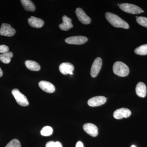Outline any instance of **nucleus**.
I'll list each match as a JSON object with an SVG mask.
<instances>
[{"label": "nucleus", "mask_w": 147, "mask_h": 147, "mask_svg": "<svg viewBox=\"0 0 147 147\" xmlns=\"http://www.w3.org/2000/svg\"><path fill=\"white\" fill-rule=\"evenodd\" d=\"M137 23L147 28V18L146 17L140 16L137 18Z\"/></svg>", "instance_id": "nucleus-23"}, {"label": "nucleus", "mask_w": 147, "mask_h": 147, "mask_svg": "<svg viewBox=\"0 0 147 147\" xmlns=\"http://www.w3.org/2000/svg\"><path fill=\"white\" fill-rule=\"evenodd\" d=\"M88 38L84 36H74L67 38L65 40L66 43L73 45H82L87 42Z\"/></svg>", "instance_id": "nucleus-5"}, {"label": "nucleus", "mask_w": 147, "mask_h": 147, "mask_svg": "<svg viewBox=\"0 0 147 147\" xmlns=\"http://www.w3.org/2000/svg\"><path fill=\"white\" fill-rule=\"evenodd\" d=\"M136 92L139 97H145L147 93V88L145 84L143 82L138 83L136 86Z\"/></svg>", "instance_id": "nucleus-16"}, {"label": "nucleus", "mask_w": 147, "mask_h": 147, "mask_svg": "<svg viewBox=\"0 0 147 147\" xmlns=\"http://www.w3.org/2000/svg\"><path fill=\"white\" fill-rule=\"evenodd\" d=\"M3 75V72L2 70L1 69L0 67V77H1Z\"/></svg>", "instance_id": "nucleus-28"}, {"label": "nucleus", "mask_w": 147, "mask_h": 147, "mask_svg": "<svg viewBox=\"0 0 147 147\" xmlns=\"http://www.w3.org/2000/svg\"><path fill=\"white\" fill-rule=\"evenodd\" d=\"M74 66L72 64L69 63H63L59 66V71L61 73L64 74H73L72 71L74 70Z\"/></svg>", "instance_id": "nucleus-12"}, {"label": "nucleus", "mask_w": 147, "mask_h": 147, "mask_svg": "<svg viewBox=\"0 0 147 147\" xmlns=\"http://www.w3.org/2000/svg\"><path fill=\"white\" fill-rule=\"evenodd\" d=\"M131 147H136L135 146H134V145H132V146H131Z\"/></svg>", "instance_id": "nucleus-29"}, {"label": "nucleus", "mask_w": 147, "mask_h": 147, "mask_svg": "<svg viewBox=\"0 0 147 147\" xmlns=\"http://www.w3.org/2000/svg\"><path fill=\"white\" fill-rule=\"evenodd\" d=\"M122 10L127 13L138 14L144 12V11L139 7L129 3H122L119 5Z\"/></svg>", "instance_id": "nucleus-3"}, {"label": "nucleus", "mask_w": 147, "mask_h": 147, "mask_svg": "<svg viewBox=\"0 0 147 147\" xmlns=\"http://www.w3.org/2000/svg\"><path fill=\"white\" fill-rule=\"evenodd\" d=\"M113 71L116 75L121 77H125L128 75L129 68L123 63L121 61H117L113 65Z\"/></svg>", "instance_id": "nucleus-2"}, {"label": "nucleus", "mask_w": 147, "mask_h": 147, "mask_svg": "<svg viewBox=\"0 0 147 147\" xmlns=\"http://www.w3.org/2000/svg\"><path fill=\"white\" fill-rule=\"evenodd\" d=\"M84 131L91 136L95 137L98 134V129L97 127L94 124L87 123L85 124L83 126Z\"/></svg>", "instance_id": "nucleus-11"}, {"label": "nucleus", "mask_w": 147, "mask_h": 147, "mask_svg": "<svg viewBox=\"0 0 147 147\" xmlns=\"http://www.w3.org/2000/svg\"><path fill=\"white\" fill-rule=\"evenodd\" d=\"M105 17L107 21L114 27L126 29L129 28V26L126 21L116 14L111 12H106Z\"/></svg>", "instance_id": "nucleus-1"}, {"label": "nucleus", "mask_w": 147, "mask_h": 147, "mask_svg": "<svg viewBox=\"0 0 147 147\" xmlns=\"http://www.w3.org/2000/svg\"><path fill=\"white\" fill-rule=\"evenodd\" d=\"M76 147H84V144L82 142L79 141L76 143Z\"/></svg>", "instance_id": "nucleus-26"}, {"label": "nucleus", "mask_w": 147, "mask_h": 147, "mask_svg": "<svg viewBox=\"0 0 147 147\" xmlns=\"http://www.w3.org/2000/svg\"><path fill=\"white\" fill-rule=\"evenodd\" d=\"M5 147H21V143L17 139H13L6 145Z\"/></svg>", "instance_id": "nucleus-22"}, {"label": "nucleus", "mask_w": 147, "mask_h": 147, "mask_svg": "<svg viewBox=\"0 0 147 147\" xmlns=\"http://www.w3.org/2000/svg\"><path fill=\"white\" fill-rule=\"evenodd\" d=\"M28 22L30 26L36 28H42L44 24V21L42 19L33 16L28 18Z\"/></svg>", "instance_id": "nucleus-14"}, {"label": "nucleus", "mask_w": 147, "mask_h": 147, "mask_svg": "<svg viewBox=\"0 0 147 147\" xmlns=\"http://www.w3.org/2000/svg\"><path fill=\"white\" fill-rule=\"evenodd\" d=\"M25 65L27 68L32 71H39L40 69V65L39 64L34 61H26L25 62Z\"/></svg>", "instance_id": "nucleus-17"}, {"label": "nucleus", "mask_w": 147, "mask_h": 147, "mask_svg": "<svg viewBox=\"0 0 147 147\" xmlns=\"http://www.w3.org/2000/svg\"><path fill=\"white\" fill-rule=\"evenodd\" d=\"M102 65V59L98 57L94 61L91 68L90 74L92 77H96L99 73Z\"/></svg>", "instance_id": "nucleus-7"}, {"label": "nucleus", "mask_w": 147, "mask_h": 147, "mask_svg": "<svg viewBox=\"0 0 147 147\" xmlns=\"http://www.w3.org/2000/svg\"><path fill=\"white\" fill-rule=\"evenodd\" d=\"M106 98L103 96H94L88 100V105L91 107L99 106L105 103Z\"/></svg>", "instance_id": "nucleus-10"}, {"label": "nucleus", "mask_w": 147, "mask_h": 147, "mask_svg": "<svg viewBox=\"0 0 147 147\" xmlns=\"http://www.w3.org/2000/svg\"><path fill=\"white\" fill-rule=\"evenodd\" d=\"M134 53L138 55H147V44H144L137 47L134 50Z\"/></svg>", "instance_id": "nucleus-20"}, {"label": "nucleus", "mask_w": 147, "mask_h": 147, "mask_svg": "<svg viewBox=\"0 0 147 147\" xmlns=\"http://www.w3.org/2000/svg\"><path fill=\"white\" fill-rule=\"evenodd\" d=\"M45 147H55V142L50 141L46 144Z\"/></svg>", "instance_id": "nucleus-25"}, {"label": "nucleus", "mask_w": 147, "mask_h": 147, "mask_svg": "<svg viewBox=\"0 0 147 147\" xmlns=\"http://www.w3.org/2000/svg\"><path fill=\"white\" fill-rule=\"evenodd\" d=\"M16 33L15 29L9 24H3L0 28V34L4 36L11 37L13 36Z\"/></svg>", "instance_id": "nucleus-6"}, {"label": "nucleus", "mask_w": 147, "mask_h": 147, "mask_svg": "<svg viewBox=\"0 0 147 147\" xmlns=\"http://www.w3.org/2000/svg\"><path fill=\"white\" fill-rule=\"evenodd\" d=\"M38 86L42 90L49 93L54 92L55 90V86L50 82L47 81H40L38 83Z\"/></svg>", "instance_id": "nucleus-13"}, {"label": "nucleus", "mask_w": 147, "mask_h": 147, "mask_svg": "<svg viewBox=\"0 0 147 147\" xmlns=\"http://www.w3.org/2000/svg\"><path fill=\"white\" fill-rule=\"evenodd\" d=\"M9 48L8 46L4 45H0V53L4 54V53H7L9 52Z\"/></svg>", "instance_id": "nucleus-24"}, {"label": "nucleus", "mask_w": 147, "mask_h": 147, "mask_svg": "<svg viewBox=\"0 0 147 147\" xmlns=\"http://www.w3.org/2000/svg\"><path fill=\"white\" fill-rule=\"evenodd\" d=\"M131 115L130 110L126 108L117 109L114 112L113 116L117 119H120L123 118L129 117Z\"/></svg>", "instance_id": "nucleus-9"}, {"label": "nucleus", "mask_w": 147, "mask_h": 147, "mask_svg": "<svg viewBox=\"0 0 147 147\" xmlns=\"http://www.w3.org/2000/svg\"><path fill=\"white\" fill-rule=\"evenodd\" d=\"M75 13L79 21L82 24L87 25L91 23V20L90 18L86 15L85 11L82 8H76Z\"/></svg>", "instance_id": "nucleus-8"}, {"label": "nucleus", "mask_w": 147, "mask_h": 147, "mask_svg": "<svg viewBox=\"0 0 147 147\" xmlns=\"http://www.w3.org/2000/svg\"><path fill=\"white\" fill-rule=\"evenodd\" d=\"M55 147H63V146L60 142H55Z\"/></svg>", "instance_id": "nucleus-27"}, {"label": "nucleus", "mask_w": 147, "mask_h": 147, "mask_svg": "<svg viewBox=\"0 0 147 147\" xmlns=\"http://www.w3.org/2000/svg\"><path fill=\"white\" fill-rule=\"evenodd\" d=\"M12 94L15 98L16 102L19 105L22 106H27L29 105V102L26 97L21 93L17 89H14L12 90Z\"/></svg>", "instance_id": "nucleus-4"}, {"label": "nucleus", "mask_w": 147, "mask_h": 147, "mask_svg": "<svg viewBox=\"0 0 147 147\" xmlns=\"http://www.w3.org/2000/svg\"><path fill=\"white\" fill-rule=\"evenodd\" d=\"M21 1L24 9L27 11H34L35 10V5L31 1L21 0Z\"/></svg>", "instance_id": "nucleus-18"}, {"label": "nucleus", "mask_w": 147, "mask_h": 147, "mask_svg": "<svg viewBox=\"0 0 147 147\" xmlns=\"http://www.w3.org/2000/svg\"><path fill=\"white\" fill-rule=\"evenodd\" d=\"M63 23L60 24L59 26L60 28L62 30L67 31L72 28L73 27L71 23V19L67 16L64 15L62 18Z\"/></svg>", "instance_id": "nucleus-15"}, {"label": "nucleus", "mask_w": 147, "mask_h": 147, "mask_svg": "<svg viewBox=\"0 0 147 147\" xmlns=\"http://www.w3.org/2000/svg\"><path fill=\"white\" fill-rule=\"evenodd\" d=\"M53 133V129L52 127L49 126L44 127L41 129L40 134L42 136H49Z\"/></svg>", "instance_id": "nucleus-21"}, {"label": "nucleus", "mask_w": 147, "mask_h": 147, "mask_svg": "<svg viewBox=\"0 0 147 147\" xmlns=\"http://www.w3.org/2000/svg\"><path fill=\"white\" fill-rule=\"evenodd\" d=\"M13 54L11 52L0 55V61L5 64H8L10 62L11 59L13 57Z\"/></svg>", "instance_id": "nucleus-19"}]
</instances>
